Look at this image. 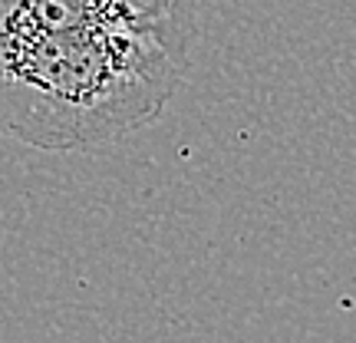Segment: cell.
Segmentation results:
<instances>
[{
  "label": "cell",
  "mask_w": 356,
  "mask_h": 343,
  "mask_svg": "<svg viewBox=\"0 0 356 343\" xmlns=\"http://www.w3.org/2000/svg\"><path fill=\"white\" fill-rule=\"evenodd\" d=\"M191 43L113 26L0 37V132L73 152L152 122L185 83Z\"/></svg>",
  "instance_id": "1"
},
{
  "label": "cell",
  "mask_w": 356,
  "mask_h": 343,
  "mask_svg": "<svg viewBox=\"0 0 356 343\" xmlns=\"http://www.w3.org/2000/svg\"><path fill=\"white\" fill-rule=\"evenodd\" d=\"M113 26L195 40V0H0V37Z\"/></svg>",
  "instance_id": "2"
}]
</instances>
